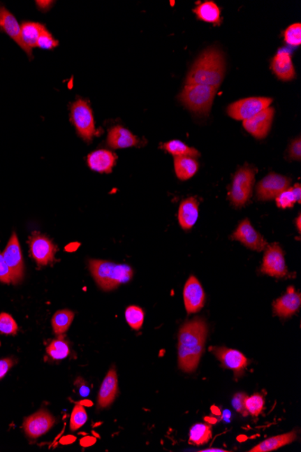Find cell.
<instances>
[{
  "instance_id": "cell-42",
  "label": "cell",
  "mask_w": 301,
  "mask_h": 452,
  "mask_svg": "<svg viewBox=\"0 0 301 452\" xmlns=\"http://www.w3.org/2000/svg\"><path fill=\"white\" fill-rule=\"evenodd\" d=\"M14 358H8L0 359V379H3L8 374L10 368L14 366Z\"/></svg>"
},
{
  "instance_id": "cell-34",
  "label": "cell",
  "mask_w": 301,
  "mask_h": 452,
  "mask_svg": "<svg viewBox=\"0 0 301 452\" xmlns=\"http://www.w3.org/2000/svg\"><path fill=\"white\" fill-rule=\"evenodd\" d=\"M87 420H88V414H87L85 407L82 404L76 405L73 413H71V429L73 431H76V430L85 425Z\"/></svg>"
},
{
  "instance_id": "cell-45",
  "label": "cell",
  "mask_w": 301,
  "mask_h": 452,
  "mask_svg": "<svg viewBox=\"0 0 301 452\" xmlns=\"http://www.w3.org/2000/svg\"><path fill=\"white\" fill-rule=\"evenodd\" d=\"M295 223H296V227L298 228V231H299V233H300L301 231V216L300 214L298 216V218L295 219Z\"/></svg>"
},
{
  "instance_id": "cell-16",
  "label": "cell",
  "mask_w": 301,
  "mask_h": 452,
  "mask_svg": "<svg viewBox=\"0 0 301 452\" xmlns=\"http://www.w3.org/2000/svg\"><path fill=\"white\" fill-rule=\"evenodd\" d=\"M29 245L31 255L39 265H48L54 260L57 249L48 238L35 234L30 238Z\"/></svg>"
},
{
  "instance_id": "cell-26",
  "label": "cell",
  "mask_w": 301,
  "mask_h": 452,
  "mask_svg": "<svg viewBox=\"0 0 301 452\" xmlns=\"http://www.w3.org/2000/svg\"><path fill=\"white\" fill-rule=\"evenodd\" d=\"M45 26L36 22H24L21 26V37L24 45L32 52L34 48H36L37 41Z\"/></svg>"
},
{
  "instance_id": "cell-1",
  "label": "cell",
  "mask_w": 301,
  "mask_h": 452,
  "mask_svg": "<svg viewBox=\"0 0 301 452\" xmlns=\"http://www.w3.org/2000/svg\"><path fill=\"white\" fill-rule=\"evenodd\" d=\"M209 333L206 321L201 318L182 325L179 333V367L186 373L197 370L203 357L205 344Z\"/></svg>"
},
{
  "instance_id": "cell-12",
  "label": "cell",
  "mask_w": 301,
  "mask_h": 452,
  "mask_svg": "<svg viewBox=\"0 0 301 452\" xmlns=\"http://www.w3.org/2000/svg\"><path fill=\"white\" fill-rule=\"evenodd\" d=\"M291 184V179L286 176L270 173L257 185V198L260 201L275 199L282 191L287 190Z\"/></svg>"
},
{
  "instance_id": "cell-20",
  "label": "cell",
  "mask_w": 301,
  "mask_h": 452,
  "mask_svg": "<svg viewBox=\"0 0 301 452\" xmlns=\"http://www.w3.org/2000/svg\"><path fill=\"white\" fill-rule=\"evenodd\" d=\"M272 70L279 79L288 82L296 76L290 52L281 50L272 59Z\"/></svg>"
},
{
  "instance_id": "cell-15",
  "label": "cell",
  "mask_w": 301,
  "mask_h": 452,
  "mask_svg": "<svg viewBox=\"0 0 301 452\" xmlns=\"http://www.w3.org/2000/svg\"><path fill=\"white\" fill-rule=\"evenodd\" d=\"M273 117H274V108H267L252 119L244 120V128L253 137L263 139L267 137L271 129Z\"/></svg>"
},
{
  "instance_id": "cell-22",
  "label": "cell",
  "mask_w": 301,
  "mask_h": 452,
  "mask_svg": "<svg viewBox=\"0 0 301 452\" xmlns=\"http://www.w3.org/2000/svg\"><path fill=\"white\" fill-rule=\"evenodd\" d=\"M138 144V138L131 131L123 128V126H113L108 131V145L114 150L132 147Z\"/></svg>"
},
{
  "instance_id": "cell-18",
  "label": "cell",
  "mask_w": 301,
  "mask_h": 452,
  "mask_svg": "<svg viewBox=\"0 0 301 452\" xmlns=\"http://www.w3.org/2000/svg\"><path fill=\"white\" fill-rule=\"evenodd\" d=\"M0 30L10 36L27 52L29 57L33 58V52L27 48V46L24 45L23 40H22L21 27L18 24L17 18L3 6H0Z\"/></svg>"
},
{
  "instance_id": "cell-6",
  "label": "cell",
  "mask_w": 301,
  "mask_h": 452,
  "mask_svg": "<svg viewBox=\"0 0 301 452\" xmlns=\"http://www.w3.org/2000/svg\"><path fill=\"white\" fill-rule=\"evenodd\" d=\"M71 120L78 134L87 142H91L96 134L94 116L91 107L85 100H78L71 106Z\"/></svg>"
},
{
  "instance_id": "cell-35",
  "label": "cell",
  "mask_w": 301,
  "mask_h": 452,
  "mask_svg": "<svg viewBox=\"0 0 301 452\" xmlns=\"http://www.w3.org/2000/svg\"><path fill=\"white\" fill-rule=\"evenodd\" d=\"M17 330V324L10 314L6 312L0 314V333L6 335H15Z\"/></svg>"
},
{
  "instance_id": "cell-7",
  "label": "cell",
  "mask_w": 301,
  "mask_h": 452,
  "mask_svg": "<svg viewBox=\"0 0 301 452\" xmlns=\"http://www.w3.org/2000/svg\"><path fill=\"white\" fill-rule=\"evenodd\" d=\"M272 103V99L265 97H252L243 99L229 105L228 114L235 120H247L252 119L260 111L269 108Z\"/></svg>"
},
{
  "instance_id": "cell-41",
  "label": "cell",
  "mask_w": 301,
  "mask_h": 452,
  "mask_svg": "<svg viewBox=\"0 0 301 452\" xmlns=\"http://www.w3.org/2000/svg\"><path fill=\"white\" fill-rule=\"evenodd\" d=\"M290 157L291 159L300 161L301 158V141L300 138L295 139L290 147Z\"/></svg>"
},
{
  "instance_id": "cell-4",
  "label": "cell",
  "mask_w": 301,
  "mask_h": 452,
  "mask_svg": "<svg viewBox=\"0 0 301 452\" xmlns=\"http://www.w3.org/2000/svg\"><path fill=\"white\" fill-rule=\"evenodd\" d=\"M216 89L201 85H187L179 95L183 105L198 114H207L212 107Z\"/></svg>"
},
{
  "instance_id": "cell-17",
  "label": "cell",
  "mask_w": 301,
  "mask_h": 452,
  "mask_svg": "<svg viewBox=\"0 0 301 452\" xmlns=\"http://www.w3.org/2000/svg\"><path fill=\"white\" fill-rule=\"evenodd\" d=\"M301 296L294 287L287 289V293L273 302V314L279 317L287 319L296 314L300 307Z\"/></svg>"
},
{
  "instance_id": "cell-8",
  "label": "cell",
  "mask_w": 301,
  "mask_h": 452,
  "mask_svg": "<svg viewBox=\"0 0 301 452\" xmlns=\"http://www.w3.org/2000/svg\"><path fill=\"white\" fill-rule=\"evenodd\" d=\"M2 256L10 270L12 283L20 284L23 280L24 266L23 254L17 234L12 235Z\"/></svg>"
},
{
  "instance_id": "cell-44",
  "label": "cell",
  "mask_w": 301,
  "mask_h": 452,
  "mask_svg": "<svg viewBox=\"0 0 301 452\" xmlns=\"http://www.w3.org/2000/svg\"><path fill=\"white\" fill-rule=\"evenodd\" d=\"M291 190H293V194L295 195V197H296L297 203H301V187L300 184H296L294 185L293 188H291Z\"/></svg>"
},
{
  "instance_id": "cell-46",
  "label": "cell",
  "mask_w": 301,
  "mask_h": 452,
  "mask_svg": "<svg viewBox=\"0 0 301 452\" xmlns=\"http://www.w3.org/2000/svg\"><path fill=\"white\" fill-rule=\"evenodd\" d=\"M203 452H223V451H228L225 450H222V449H216V448H210V449H207V450H203L200 451Z\"/></svg>"
},
{
  "instance_id": "cell-39",
  "label": "cell",
  "mask_w": 301,
  "mask_h": 452,
  "mask_svg": "<svg viewBox=\"0 0 301 452\" xmlns=\"http://www.w3.org/2000/svg\"><path fill=\"white\" fill-rule=\"evenodd\" d=\"M247 398V395L244 394V393H237L234 395V398H232V407H234V409L238 413L243 414V416H247L248 413L245 410V399Z\"/></svg>"
},
{
  "instance_id": "cell-32",
  "label": "cell",
  "mask_w": 301,
  "mask_h": 452,
  "mask_svg": "<svg viewBox=\"0 0 301 452\" xmlns=\"http://www.w3.org/2000/svg\"><path fill=\"white\" fill-rule=\"evenodd\" d=\"M126 320L133 330H139L145 321V312L138 306H129L126 309Z\"/></svg>"
},
{
  "instance_id": "cell-38",
  "label": "cell",
  "mask_w": 301,
  "mask_h": 452,
  "mask_svg": "<svg viewBox=\"0 0 301 452\" xmlns=\"http://www.w3.org/2000/svg\"><path fill=\"white\" fill-rule=\"evenodd\" d=\"M59 42L57 40H55L51 33L45 27L39 36L38 41H37L36 48L45 49V50H52V49L57 48Z\"/></svg>"
},
{
  "instance_id": "cell-31",
  "label": "cell",
  "mask_w": 301,
  "mask_h": 452,
  "mask_svg": "<svg viewBox=\"0 0 301 452\" xmlns=\"http://www.w3.org/2000/svg\"><path fill=\"white\" fill-rule=\"evenodd\" d=\"M47 354L54 360L66 358L70 354V347L63 337H59L47 347Z\"/></svg>"
},
{
  "instance_id": "cell-13",
  "label": "cell",
  "mask_w": 301,
  "mask_h": 452,
  "mask_svg": "<svg viewBox=\"0 0 301 452\" xmlns=\"http://www.w3.org/2000/svg\"><path fill=\"white\" fill-rule=\"evenodd\" d=\"M183 299H184L186 311L189 314H196L204 307L206 295L200 281L193 275H191L186 282L184 290H183Z\"/></svg>"
},
{
  "instance_id": "cell-25",
  "label": "cell",
  "mask_w": 301,
  "mask_h": 452,
  "mask_svg": "<svg viewBox=\"0 0 301 452\" xmlns=\"http://www.w3.org/2000/svg\"><path fill=\"white\" fill-rule=\"evenodd\" d=\"M198 163L193 157H175V169L177 177L182 181L191 179L196 175L198 170Z\"/></svg>"
},
{
  "instance_id": "cell-33",
  "label": "cell",
  "mask_w": 301,
  "mask_h": 452,
  "mask_svg": "<svg viewBox=\"0 0 301 452\" xmlns=\"http://www.w3.org/2000/svg\"><path fill=\"white\" fill-rule=\"evenodd\" d=\"M245 410L253 416H259L265 408V398L260 394H254L245 399Z\"/></svg>"
},
{
  "instance_id": "cell-3",
  "label": "cell",
  "mask_w": 301,
  "mask_h": 452,
  "mask_svg": "<svg viewBox=\"0 0 301 452\" xmlns=\"http://www.w3.org/2000/svg\"><path fill=\"white\" fill-rule=\"evenodd\" d=\"M89 270L98 286L104 291H112L133 278V269L105 260H89Z\"/></svg>"
},
{
  "instance_id": "cell-29",
  "label": "cell",
  "mask_w": 301,
  "mask_h": 452,
  "mask_svg": "<svg viewBox=\"0 0 301 452\" xmlns=\"http://www.w3.org/2000/svg\"><path fill=\"white\" fill-rule=\"evenodd\" d=\"M74 314L69 309H61L58 311L52 319V325L55 334L61 335L66 333L73 323Z\"/></svg>"
},
{
  "instance_id": "cell-36",
  "label": "cell",
  "mask_w": 301,
  "mask_h": 452,
  "mask_svg": "<svg viewBox=\"0 0 301 452\" xmlns=\"http://www.w3.org/2000/svg\"><path fill=\"white\" fill-rule=\"evenodd\" d=\"M285 42L291 46H300L301 43V24L295 23L284 32Z\"/></svg>"
},
{
  "instance_id": "cell-24",
  "label": "cell",
  "mask_w": 301,
  "mask_h": 452,
  "mask_svg": "<svg viewBox=\"0 0 301 452\" xmlns=\"http://www.w3.org/2000/svg\"><path fill=\"white\" fill-rule=\"evenodd\" d=\"M297 439V431H293L284 435L274 436V437L269 438L260 442L256 447H254L250 452H270L278 450L284 446H286L295 441Z\"/></svg>"
},
{
  "instance_id": "cell-30",
  "label": "cell",
  "mask_w": 301,
  "mask_h": 452,
  "mask_svg": "<svg viewBox=\"0 0 301 452\" xmlns=\"http://www.w3.org/2000/svg\"><path fill=\"white\" fill-rule=\"evenodd\" d=\"M163 148L175 157L189 156L195 158L200 156V152L197 150H195L193 147H189V145L179 140L167 142V143L163 145Z\"/></svg>"
},
{
  "instance_id": "cell-14",
  "label": "cell",
  "mask_w": 301,
  "mask_h": 452,
  "mask_svg": "<svg viewBox=\"0 0 301 452\" xmlns=\"http://www.w3.org/2000/svg\"><path fill=\"white\" fill-rule=\"evenodd\" d=\"M54 418L46 410H40L33 416L27 418L24 423V430L27 437L39 438L45 435L54 424Z\"/></svg>"
},
{
  "instance_id": "cell-21",
  "label": "cell",
  "mask_w": 301,
  "mask_h": 452,
  "mask_svg": "<svg viewBox=\"0 0 301 452\" xmlns=\"http://www.w3.org/2000/svg\"><path fill=\"white\" fill-rule=\"evenodd\" d=\"M116 161L117 156L112 152L105 150L92 152L87 158L89 168L95 172L105 173L112 172Z\"/></svg>"
},
{
  "instance_id": "cell-11",
  "label": "cell",
  "mask_w": 301,
  "mask_h": 452,
  "mask_svg": "<svg viewBox=\"0 0 301 452\" xmlns=\"http://www.w3.org/2000/svg\"><path fill=\"white\" fill-rule=\"evenodd\" d=\"M231 238L239 241L247 249L254 250V251H263L268 247L265 238L256 231L248 219H244L238 225L237 230L232 234Z\"/></svg>"
},
{
  "instance_id": "cell-19",
  "label": "cell",
  "mask_w": 301,
  "mask_h": 452,
  "mask_svg": "<svg viewBox=\"0 0 301 452\" xmlns=\"http://www.w3.org/2000/svg\"><path fill=\"white\" fill-rule=\"evenodd\" d=\"M119 393V381H117V374L116 368L111 367L105 376L103 382L99 389L98 396V409H104L110 407L116 398Z\"/></svg>"
},
{
  "instance_id": "cell-23",
  "label": "cell",
  "mask_w": 301,
  "mask_h": 452,
  "mask_svg": "<svg viewBox=\"0 0 301 452\" xmlns=\"http://www.w3.org/2000/svg\"><path fill=\"white\" fill-rule=\"evenodd\" d=\"M198 201L196 198H188L182 201L179 208V223L184 231H189L198 221Z\"/></svg>"
},
{
  "instance_id": "cell-28",
  "label": "cell",
  "mask_w": 301,
  "mask_h": 452,
  "mask_svg": "<svg viewBox=\"0 0 301 452\" xmlns=\"http://www.w3.org/2000/svg\"><path fill=\"white\" fill-rule=\"evenodd\" d=\"M211 436H212V429L210 425L197 423L191 427L189 432V442L197 446L206 444L210 441Z\"/></svg>"
},
{
  "instance_id": "cell-2",
  "label": "cell",
  "mask_w": 301,
  "mask_h": 452,
  "mask_svg": "<svg viewBox=\"0 0 301 452\" xmlns=\"http://www.w3.org/2000/svg\"><path fill=\"white\" fill-rule=\"evenodd\" d=\"M226 61L223 52L216 48H209L200 55L192 65L186 82L219 89L224 80Z\"/></svg>"
},
{
  "instance_id": "cell-43",
  "label": "cell",
  "mask_w": 301,
  "mask_h": 452,
  "mask_svg": "<svg viewBox=\"0 0 301 452\" xmlns=\"http://www.w3.org/2000/svg\"><path fill=\"white\" fill-rule=\"evenodd\" d=\"M36 6L38 7L40 10L42 11H48L50 8H52V6L54 5V1H36Z\"/></svg>"
},
{
  "instance_id": "cell-37",
  "label": "cell",
  "mask_w": 301,
  "mask_h": 452,
  "mask_svg": "<svg viewBox=\"0 0 301 452\" xmlns=\"http://www.w3.org/2000/svg\"><path fill=\"white\" fill-rule=\"evenodd\" d=\"M275 200L279 208L281 209L293 208L294 204L297 203L296 197H295L291 188H288L287 190L282 191L275 198Z\"/></svg>"
},
{
  "instance_id": "cell-27",
  "label": "cell",
  "mask_w": 301,
  "mask_h": 452,
  "mask_svg": "<svg viewBox=\"0 0 301 452\" xmlns=\"http://www.w3.org/2000/svg\"><path fill=\"white\" fill-rule=\"evenodd\" d=\"M194 13L197 15L198 20L214 24L221 23L220 17V9L219 6L213 1H205L203 4L198 5L194 8Z\"/></svg>"
},
{
  "instance_id": "cell-40",
  "label": "cell",
  "mask_w": 301,
  "mask_h": 452,
  "mask_svg": "<svg viewBox=\"0 0 301 452\" xmlns=\"http://www.w3.org/2000/svg\"><path fill=\"white\" fill-rule=\"evenodd\" d=\"M0 282L4 284H10L12 282L10 270L2 254H0Z\"/></svg>"
},
{
  "instance_id": "cell-10",
  "label": "cell",
  "mask_w": 301,
  "mask_h": 452,
  "mask_svg": "<svg viewBox=\"0 0 301 452\" xmlns=\"http://www.w3.org/2000/svg\"><path fill=\"white\" fill-rule=\"evenodd\" d=\"M210 349L223 366L234 371L235 379L243 376L250 362L243 353L226 347H212Z\"/></svg>"
},
{
  "instance_id": "cell-9",
  "label": "cell",
  "mask_w": 301,
  "mask_h": 452,
  "mask_svg": "<svg viewBox=\"0 0 301 452\" xmlns=\"http://www.w3.org/2000/svg\"><path fill=\"white\" fill-rule=\"evenodd\" d=\"M260 272L272 277H286L288 268L285 263L284 253L278 244L267 247Z\"/></svg>"
},
{
  "instance_id": "cell-5",
  "label": "cell",
  "mask_w": 301,
  "mask_h": 452,
  "mask_svg": "<svg viewBox=\"0 0 301 452\" xmlns=\"http://www.w3.org/2000/svg\"><path fill=\"white\" fill-rule=\"evenodd\" d=\"M256 179V171L252 167L244 166L239 169L233 178L228 197L232 205L240 208L249 201Z\"/></svg>"
}]
</instances>
